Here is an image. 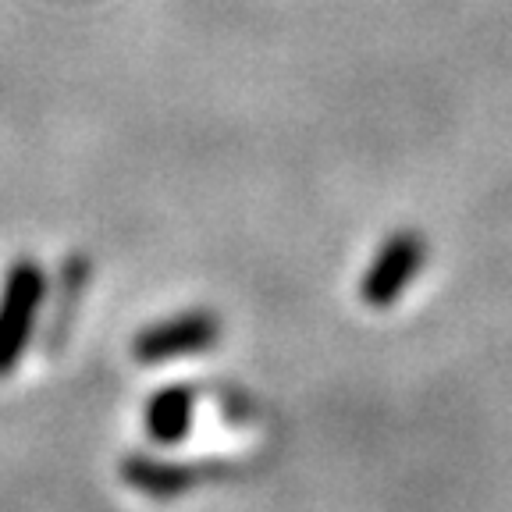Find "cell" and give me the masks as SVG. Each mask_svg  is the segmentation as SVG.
<instances>
[{"mask_svg": "<svg viewBox=\"0 0 512 512\" xmlns=\"http://www.w3.org/2000/svg\"><path fill=\"white\" fill-rule=\"evenodd\" d=\"M43 299H47L43 267L32 256L15 260L4 274V285H0V377H8L29 349Z\"/></svg>", "mask_w": 512, "mask_h": 512, "instance_id": "1", "label": "cell"}, {"mask_svg": "<svg viewBox=\"0 0 512 512\" xmlns=\"http://www.w3.org/2000/svg\"><path fill=\"white\" fill-rule=\"evenodd\" d=\"M431 260V242L416 228H399L377 246L370 256L367 271L360 274V303L370 310H392L402 296L409 292L420 271Z\"/></svg>", "mask_w": 512, "mask_h": 512, "instance_id": "2", "label": "cell"}, {"mask_svg": "<svg viewBox=\"0 0 512 512\" xmlns=\"http://www.w3.org/2000/svg\"><path fill=\"white\" fill-rule=\"evenodd\" d=\"M221 317L207 306L200 310H182L175 317L153 320L150 328H143L132 338V356L139 363H168L185 360V356H200V352L217 349L221 342Z\"/></svg>", "mask_w": 512, "mask_h": 512, "instance_id": "3", "label": "cell"}, {"mask_svg": "<svg viewBox=\"0 0 512 512\" xmlns=\"http://www.w3.org/2000/svg\"><path fill=\"white\" fill-rule=\"evenodd\" d=\"M121 480L139 495L153 498V502H171L189 491L203 488L210 480H221L232 473V466L224 463H185V459H160L143 456V452H128L121 459Z\"/></svg>", "mask_w": 512, "mask_h": 512, "instance_id": "4", "label": "cell"}, {"mask_svg": "<svg viewBox=\"0 0 512 512\" xmlns=\"http://www.w3.org/2000/svg\"><path fill=\"white\" fill-rule=\"evenodd\" d=\"M196 424V388L164 384L146 402V434L157 445H182Z\"/></svg>", "mask_w": 512, "mask_h": 512, "instance_id": "5", "label": "cell"}, {"mask_svg": "<svg viewBox=\"0 0 512 512\" xmlns=\"http://www.w3.org/2000/svg\"><path fill=\"white\" fill-rule=\"evenodd\" d=\"M86 285H89V256L75 253L72 260L64 264L61 285H57V288H61V303H57L54 324H50V331H47L50 349H57V345H61V338H64V331H68V324H72L75 306H79V299H82V292H86Z\"/></svg>", "mask_w": 512, "mask_h": 512, "instance_id": "6", "label": "cell"}]
</instances>
